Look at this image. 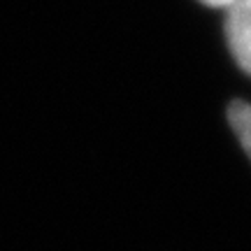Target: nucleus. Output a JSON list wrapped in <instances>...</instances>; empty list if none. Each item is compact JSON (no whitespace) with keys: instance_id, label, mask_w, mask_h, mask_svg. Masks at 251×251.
<instances>
[{"instance_id":"obj_2","label":"nucleus","mask_w":251,"mask_h":251,"mask_svg":"<svg viewBox=\"0 0 251 251\" xmlns=\"http://www.w3.org/2000/svg\"><path fill=\"white\" fill-rule=\"evenodd\" d=\"M228 119H230V126L237 133L242 147L247 149V153L251 156V105L247 102H233L230 109H228Z\"/></svg>"},{"instance_id":"obj_3","label":"nucleus","mask_w":251,"mask_h":251,"mask_svg":"<svg viewBox=\"0 0 251 251\" xmlns=\"http://www.w3.org/2000/svg\"><path fill=\"white\" fill-rule=\"evenodd\" d=\"M200 2H205V5H209V7H228L230 0H200Z\"/></svg>"},{"instance_id":"obj_1","label":"nucleus","mask_w":251,"mask_h":251,"mask_svg":"<svg viewBox=\"0 0 251 251\" xmlns=\"http://www.w3.org/2000/svg\"><path fill=\"white\" fill-rule=\"evenodd\" d=\"M226 17V37L237 65L251 75V0H230Z\"/></svg>"}]
</instances>
